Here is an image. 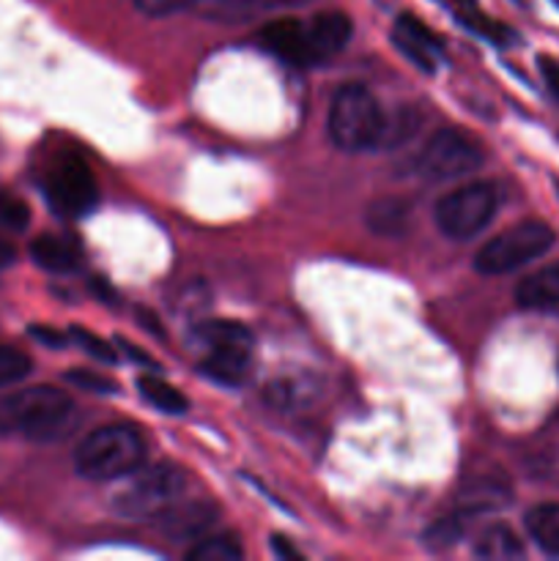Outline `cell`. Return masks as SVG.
<instances>
[{"label": "cell", "mask_w": 559, "mask_h": 561, "mask_svg": "<svg viewBox=\"0 0 559 561\" xmlns=\"http://www.w3.org/2000/svg\"><path fill=\"white\" fill-rule=\"evenodd\" d=\"M75 420V403L58 387H31L0 398V433H16L31 442L66 436Z\"/></svg>", "instance_id": "1"}, {"label": "cell", "mask_w": 559, "mask_h": 561, "mask_svg": "<svg viewBox=\"0 0 559 561\" xmlns=\"http://www.w3.org/2000/svg\"><path fill=\"white\" fill-rule=\"evenodd\" d=\"M146 438L132 425H104L82 438L75 453L77 474L93 482L132 477L146 466Z\"/></svg>", "instance_id": "2"}, {"label": "cell", "mask_w": 559, "mask_h": 561, "mask_svg": "<svg viewBox=\"0 0 559 561\" xmlns=\"http://www.w3.org/2000/svg\"><path fill=\"white\" fill-rule=\"evenodd\" d=\"M327 129L340 151H370L381 146L387 118L378 99L365 85H343L332 99Z\"/></svg>", "instance_id": "3"}, {"label": "cell", "mask_w": 559, "mask_h": 561, "mask_svg": "<svg viewBox=\"0 0 559 561\" xmlns=\"http://www.w3.org/2000/svg\"><path fill=\"white\" fill-rule=\"evenodd\" d=\"M184 488V471L173 463L137 469L129 485L115 493L113 510L124 520H157L164 510L179 502Z\"/></svg>", "instance_id": "4"}, {"label": "cell", "mask_w": 559, "mask_h": 561, "mask_svg": "<svg viewBox=\"0 0 559 561\" xmlns=\"http://www.w3.org/2000/svg\"><path fill=\"white\" fill-rule=\"evenodd\" d=\"M557 236L540 219H524L513 228L493 236L475 257V268L486 277H499V274L518 272L526 263L537 261L554 247Z\"/></svg>", "instance_id": "5"}, {"label": "cell", "mask_w": 559, "mask_h": 561, "mask_svg": "<svg viewBox=\"0 0 559 561\" xmlns=\"http://www.w3.org/2000/svg\"><path fill=\"white\" fill-rule=\"evenodd\" d=\"M497 208V186H493L491 181H475V184H464L458 186V190L447 192V195L436 203L433 217H436L438 230H442L447 239L469 241L491 225Z\"/></svg>", "instance_id": "6"}, {"label": "cell", "mask_w": 559, "mask_h": 561, "mask_svg": "<svg viewBox=\"0 0 559 561\" xmlns=\"http://www.w3.org/2000/svg\"><path fill=\"white\" fill-rule=\"evenodd\" d=\"M482 159H486V151L469 131L438 129L422 146L417 157V173L431 181L464 179L480 168Z\"/></svg>", "instance_id": "7"}, {"label": "cell", "mask_w": 559, "mask_h": 561, "mask_svg": "<svg viewBox=\"0 0 559 561\" xmlns=\"http://www.w3.org/2000/svg\"><path fill=\"white\" fill-rule=\"evenodd\" d=\"M44 186H47V201L53 203L55 211L66 214V217H82V214L93 211V206L99 203L96 179L85 159L77 153H64L53 164Z\"/></svg>", "instance_id": "8"}, {"label": "cell", "mask_w": 559, "mask_h": 561, "mask_svg": "<svg viewBox=\"0 0 559 561\" xmlns=\"http://www.w3.org/2000/svg\"><path fill=\"white\" fill-rule=\"evenodd\" d=\"M392 42L425 75H436L444 58V42L414 14H400L392 25Z\"/></svg>", "instance_id": "9"}, {"label": "cell", "mask_w": 559, "mask_h": 561, "mask_svg": "<svg viewBox=\"0 0 559 561\" xmlns=\"http://www.w3.org/2000/svg\"><path fill=\"white\" fill-rule=\"evenodd\" d=\"M263 47L269 53H274L277 58L288 60L294 66H316V53H312V44H310V33H307V22L301 20H274L269 25L261 27L258 33Z\"/></svg>", "instance_id": "10"}, {"label": "cell", "mask_w": 559, "mask_h": 561, "mask_svg": "<svg viewBox=\"0 0 559 561\" xmlns=\"http://www.w3.org/2000/svg\"><path fill=\"white\" fill-rule=\"evenodd\" d=\"M217 504L197 499V502H175L157 518L159 531L173 542L201 540L214 524H217Z\"/></svg>", "instance_id": "11"}, {"label": "cell", "mask_w": 559, "mask_h": 561, "mask_svg": "<svg viewBox=\"0 0 559 561\" xmlns=\"http://www.w3.org/2000/svg\"><path fill=\"white\" fill-rule=\"evenodd\" d=\"M307 33H310L316 60L323 64V60L334 58L351 42L354 25H351V20L343 11H323V14H316L312 20H307Z\"/></svg>", "instance_id": "12"}, {"label": "cell", "mask_w": 559, "mask_h": 561, "mask_svg": "<svg viewBox=\"0 0 559 561\" xmlns=\"http://www.w3.org/2000/svg\"><path fill=\"white\" fill-rule=\"evenodd\" d=\"M436 3H442L466 31L477 33V36L499 44V47L515 42V33L510 31L507 25H502V22H493L491 16L477 5V0H436Z\"/></svg>", "instance_id": "13"}, {"label": "cell", "mask_w": 559, "mask_h": 561, "mask_svg": "<svg viewBox=\"0 0 559 561\" xmlns=\"http://www.w3.org/2000/svg\"><path fill=\"white\" fill-rule=\"evenodd\" d=\"M515 301L524 310H557L559 307V263L529 274L515 288Z\"/></svg>", "instance_id": "14"}, {"label": "cell", "mask_w": 559, "mask_h": 561, "mask_svg": "<svg viewBox=\"0 0 559 561\" xmlns=\"http://www.w3.org/2000/svg\"><path fill=\"white\" fill-rule=\"evenodd\" d=\"M31 257L36 266L53 274H69L80 268V250L75 241L60 239V236H38L31 244Z\"/></svg>", "instance_id": "15"}, {"label": "cell", "mask_w": 559, "mask_h": 561, "mask_svg": "<svg viewBox=\"0 0 559 561\" xmlns=\"http://www.w3.org/2000/svg\"><path fill=\"white\" fill-rule=\"evenodd\" d=\"M250 359H252V351L214 348L203 356L201 370L206 373L208 378H214V381L236 387V383L244 381L247 373H250Z\"/></svg>", "instance_id": "16"}, {"label": "cell", "mask_w": 559, "mask_h": 561, "mask_svg": "<svg viewBox=\"0 0 559 561\" xmlns=\"http://www.w3.org/2000/svg\"><path fill=\"white\" fill-rule=\"evenodd\" d=\"M365 222L378 236H403L411 222V206L403 197H378L367 206Z\"/></svg>", "instance_id": "17"}, {"label": "cell", "mask_w": 559, "mask_h": 561, "mask_svg": "<svg viewBox=\"0 0 559 561\" xmlns=\"http://www.w3.org/2000/svg\"><path fill=\"white\" fill-rule=\"evenodd\" d=\"M195 340L206 351L214 348H241L252 351V332L239 321H228V318H219V321H203L195 329Z\"/></svg>", "instance_id": "18"}, {"label": "cell", "mask_w": 559, "mask_h": 561, "mask_svg": "<svg viewBox=\"0 0 559 561\" xmlns=\"http://www.w3.org/2000/svg\"><path fill=\"white\" fill-rule=\"evenodd\" d=\"M526 531L548 557H559V504H537L526 513Z\"/></svg>", "instance_id": "19"}, {"label": "cell", "mask_w": 559, "mask_h": 561, "mask_svg": "<svg viewBox=\"0 0 559 561\" xmlns=\"http://www.w3.org/2000/svg\"><path fill=\"white\" fill-rule=\"evenodd\" d=\"M475 553L480 559H491V561L521 559V557H524V542L518 540V535H515L513 529L497 524V526H491V529H486L480 537H477Z\"/></svg>", "instance_id": "20"}, {"label": "cell", "mask_w": 559, "mask_h": 561, "mask_svg": "<svg viewBox=\"0 0 559 561\" xmlns=\"http://www.w3.org/2000/svg\"><path fill=\"white\" fill-rule=\"evenodd\" d=\"M137 392H140L142 400L153 405L162 414H184L186 411V398L175 387H170L168 381L157 376H142L137 378Z\"/></svg>", "instance_id": "21"}, {"label": "cell", "mask_w": 559, "mask_h": 561, "mask_svg": "<svg viewBox=\"0 0 559 561\" xmlns=\"http://www.w3.org/2000/svg\"><path fill=\"white\" fill-rule=\"evenodd\" d=\"M244 557L239 537L223 531V535H203L195 546L190 548L186 559L190 561H236Z\"/></svg>", "instance_id": "22"}, {"label": "cell", "mask_w": 559, "mask_h": 561, "mask_svg": "<svg viewBox=\"0 0 559 561\" xmlns=\"http://www.w3.org/2000/svg\"><path fill=\"white\" fill-rule=\"evenodd\" d=\"M31 356H27L25 351L0 343V389L25 381V378L31 376Z\"/></svg>", "instance_id": "23"}, {"label": "cell", "mask_w": 559, "mask_h": 561, "mask_svg": "<svg viewBox=\"0 0 559 561\" xmlns=\"http://www.w3.org/2000/svg\"><path fill=\"white\" fill-rule=\"evenodd\" d=\"M69 334H71V340H75V343L80 345V348L85 351L88 356H91V359L102 362V365H115V359H118V356H115V351H113V345L104 343L102 337H96V334L88 332V329L75 327Z\"/></svg>", "instance_id": "24"}, {"label": "cell", "mask_w": 559, "mask_h": 561, "mask_svg": "<svg viewBox=\"0 0 559 561\" xmlns=\"http://www.w3.org/2000/svg\"><path fill=\"white\" fill-rule=\"evenodd\" d=\"M31 222V211L22 201L9 195H0V228L11 230V233H20Z\"/></svg>", "instance_id": "25"}, {"label": "cell", "mask_w": 559, "mask_h": 561, "mask_svg": "<svg viewBox=\"0 0 559 561\" xmlns=\"http://www.w3.org/2000/svg\"><path fill=\"white\" fill-rule=\"evenodd\" d=\"M305 381H274L269 394H272L274 405H299L305 403Z\"/></svg>", "instance_id": "26"}, {"label": "cell", "mask_w": 559, "mask_h": 561, "mask_svg": "<svg viewBox=\"0 0 559 561\" xmlns=\"http://www.w3.org/2000/svg\"><path fill=\"white\" fill-rule=\"evenodd\" d=\"M66 381L75 383V387L88 389V392H115V383L107 381L104 376H96V373H88V370H71L66 373Z\"/></svg>", "instance_id": "27"}, {"label": "cell", "mask_w": 559, "mask_h": 561, "mask_svg": "<svg viewBox=\"0 0 559 561\" xmlns=\"http://www.w3.org/2000/svg\"><path fill=\"white\" fill-rule=\"evenodd\" d=\"M137 9L148 16H170L179 14V11L190 9L195 0H135Z\"/></svg>", "instance_id": "28"}, {"label": "cell", "mask_w": 559, "mask_h": 561, "mask_svg": "<svg viewBox=\"0 0 559 561\" xmlns=\"http://www.w3.org/2000/svg\"><path fill=\"white\" fill-rule=\"evenodd\" d=\"M537 66H540V75L543 80H546V88L559 102V60L551 58V55H540V58H537Z\"/></svg>", "instance_id": "29"}, {"label": "cell", "mask_w": 559, "mask_h": 561, "mask_svg": "<svg viewBox=\"0 0 559 561\" xmlns=\"http://www.w3.org/2000/svg\"><path fill=\"white\" fill-rule=\"evenodd\" d=\"M31 334H33V337H36L42 345H49V348H64V345H66V334L55 332V329L33 327Z\"/></svg>", "instance_id": "30"}, {"label": "cell", "mask_w": 559, "mask_h": 561, "mask_svg": "<svg viewBox=\"0 0 559 561\" xmlns=\"http://www.w3.org/2000/svg\"><path fill=\"white\" fill-rule=\"evenodd\" d=\"M14 261H16L14 244H11L9 239H3V236H0V268L11 266V263H14Z\"/></svg>", "instance_id": "31"}, {"label": "cell", "mask_w": 559, "mask_h": 561, "mask_svg": "<svg viewBox=\"0 0 559 561\" xmlns=\"http://www.w3.org/2000/svg\"><path fill=\"white\" fill-rule=\"evenodd\" d=\"M272 548H274V553H277V557L299 559V551H296V548H290L288 542L283 540V537H274V540H272Z\"/></svg>", "instance_id": "32"}, {"label": "cell", "mask_w": 559, "mask_h": 561, "mask_svg": "<svg viewBox=\"0 0 559 561\" xmlns=\"http://www.w3.org/2000/svg\"><path fill=\"white\" fill-rule=\"evenodd\" d=\"M554 3H557V5H559V0H554Z\"/></svg>", "instance_id": "33"}, {"label": "cell", "mask_w": 559, "mask_h": 561, "mask_svg": "<svg viewBox=\"0 0 559 561\" xmlns=\"http://www.w3.org/2000/svg\"><path fill=\"white\" fill-rule=\"evenodd\" d=\"M515 3H521V0H515Z\"/></svg>", "instance_id": "34"}]
</instances>
